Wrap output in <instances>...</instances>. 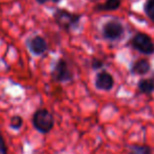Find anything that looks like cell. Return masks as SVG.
Here are the masks:
<instances>
[{"label":"cell","instance_id":"cell-12","mask_svg":"<svg viewBox=\"0 0 154 154\" xmlns=\"http://www.w3.org/2000/svg\"><path fill=\"white\" fill-rule=\"evenodd\" d=\"M144 10L147 16L154 22V0H147L145 3Z\"/></svg>","mask_w":154,"mask_h":154},{"label":"cell","instance_id":"cell-1","mask_svg":"<svg viewBox=\"0 0 154 154\" xmlns=\"http://www.w3.org/2000/svg\"><path fill=\"white\" fill-rule=\"evenodd\" d=\"M54 20L60 29L65 32H70L79 25L81 15L71 13L64 8H57L53 14Z\"/></svg>","mask_w":154,"mask_h":154},{"label":"cell","instance_id":"cell-11","mask_svg":"<svg viewBox=\"0 0 154 154\" xmlns=\"http://www.w3.org/2000/svg\"><path fill=\"white\" fill-rule=\"evenodd\" d=\"M129 154H151V149L145 145H133L130 147Z\"/></svg>","mask_w":154,"mask_h":154},{"label":"cell","instance_id":"cell-4","mask_svg":"<svg viewBox=\"0 0 154 154\" xmlns=\"http://www.w3.org/2000/svg\"><path fill=\"white\" fill-rule=\"evenodd\" d=\"M132 46L144 55H151L154 53V43L152 39L143 32H138L133 37Z\"/></svg>","mask_w":154,"mask_h":154},{"label":"cell","instance_id":"cell-2","mask_svg":"<svg viewBox=\"0 0 154 154\" xmlns=\"http://www.w3.org/2000/svg\"><path fill=\"white\" fill-rule=\"evenodd\" d=\"M32 121L35 129L43 134L51 132L55 126V119L53 114L45 108L37 110L32 116Z\"/></svg>","mask_w":154,"mask_h":154},{"label":"cell","instance_id":"cell-10","mask_svg":"<svg viewBox=\"0 0 154 154\" xmlns=\"http://www.w3.org/2000/svg\"><path fill=\"white\" fill-rule=\"evenodd\" d=\"M138 89L142 93H149L154 91V83L151 79H144L138 82Z\"/></svg>","mask_w":154,"mask_h":154},{"label":"cell","instance_id":"cell-3","mask_svg":"<svg viewBox=\"0 0 154 154\" xmlns=\"http://www.w3.org/2000/svg\"><path fill=\"white\" fill-rule=\"evenodd\" d=\"M51 78L55 82L58 83H65L73 79V73L68 66V63L64 59H59L56 62L53 70L51 73Z\"/></svg>","mask_w":154,"mask_h":154},{"label":"cell","instance_id":"cell-8","mask_svg":"<svg viewBox=\"0 0 154 154\" xmlns=\"http://www.w3.org/2000/svg\"><path fill=\"white\" fill-rule=\"evenodd\" d=\"M150 70V63L146 59H140L133 64L131 68V72L134 75H146Z\"/></svg>","mask_w":154,"mask_h":154},{"label":"cell","instance_id":"cell-9","mask_svg":"<svg viewBox=\"0 0 154 154\" xmlns=\"http://www.w3.org/2000/svg\"><path fill=\"white\" fill-rule=\"evenodd\" d=\"M122 0H106L104 3L97 5V11H103V12H108V11H114L120 8Z\"/></svg>","mask_w":154,"mask_h":154},{"label":"cell","instance_id":"cell-14","mask_svg":"<svg viewBox=\"0 0 154 154\" xmlns=\"http://www.w3.org/2000/svg\"><path fill=\"white\" fill-rule=\"evenodd\" d=\"M0 154H8V148H6V144L4 142L3 136L0 133Z\"/></svg>","mask_w":154,"mask_h":154},{"label":"cell","instance_id":"cell-6","mask_svg":"<svg viewBox=\"0 0 154 154\" xmlns=\"http://www.w3.org/2000/svg\"><path fill=\"white\" fill-rule=\"evenodd\" d=\"M124 34V27L122 23L116 20H110L106 22L103 26V36L107 40H118Z\"/></svg>","mask_w":154,"mask_h":154},{"label":"cell","instance_id":"cell-16","mask_svg":"<svg viewBox=\"0 0 154 154\" xmlns=\"http://www.w3.org/2000/svg\"><path fill=\"white\" fill-rule=\"evenodd\" d=\"M35 1H36L38 4H45V3H47V2H54V3H58V2H60L61 0H35Z\"/></svg>","mask_w":154,"mask_h":154},{"label":"cell","instance_id":"cell-5","mask_svg":"<svg viewBox=\"0 0 154 154\" xmlns=\"http://www.w3.org/2000/svg\"><path fill=\"white\" fill-rule=\"evenodd\" d=\"M25 44H26L29 51L35 56L44 55L48 49V44H47L46 40L39 35H34V36L29 37L26 39Z\"/></svg>","mask_w":154,"mask_h":154},{"label":"cell","instance_id":"cell-13","mask_svg":"<svg viewBox=\"0 0 154 154\" xmlns=\"http://www.w3.org/2000/svg\"><path fill=\"white\" fill-rule=\"evenodd\" d=\"M23 125V120L20 116H12L10 121V126L13 129H19L21 128V126Z\"/></svg>","mask_w":154,"mask_h":154},{"label":"cell","instance_id":"cell-7","mask_svg":"<svg viewBox=\"0 0 154 154\" xmlns=\"http://www.w3.org/2000/svg\"><path fill=\"white\" fill-rule=\"evenodd\" d=\"M113 78L107 71L99 72L95 77V87L100 90H110L113 87Z\"/></svg>","mask_w":154,"mask_h":154},{"label":"cell","instance_id":"cell-15","mask_svg":"<svg viewBox=\"0 0 154 154\" xmlns=\"http://www.w3.org/2000/svg\"><path fill=\"white\" fill-rule=\"evenodd\" d=\"M103 66V62L100 61V60L97 59H93L92 62H91V67L93 69H99L101 68V67Z\"/></svg>","mask_w":154,"mask_h":154},{"label":"cell","instance_id":"cell-17","mask_svg":"<svg viewBox=\"0 0 154 154\" xmlns=\"http://www.w3.org/2000/svg\"><path fill=\"white\" fill-rule=\"evenodd\" d=\"M151 80H152V81H153V83H154V75H153V78H152V79H151Z\"/></svg>","mask_w":154,"mask_h":154}]
</instances>
